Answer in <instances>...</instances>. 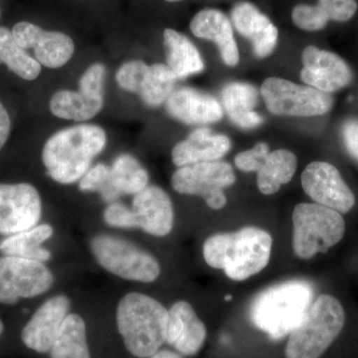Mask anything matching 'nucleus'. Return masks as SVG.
Segmentation results:
<instances>
[{"mask_svg": "<svg viewBox=\"0 0 358 358\" xmlns=\"http://www.w3.org/2000/svg\"><path fill=\"white\" fill-rule=\"evenodd\" d=\"M106 145L107 134L100 126L76 124L61 129L46 141L42 162L54 181L63 185H73L88 171Z\"/></svg>", "mask_w": 358, "mask_h": 358, "instance_id": "nucleus-1", "label": "nucleus"}, {"mask_svg": "<svg viewBox=\"0 0 358 358\" xmlns=\"http://www.w3.org/2000/svg\"><path fill=\"white\" fill-rule=\"evenodd\" d=\"M272 244V236L260 228L218 233L204 242V260L211 268L223 270L233 281H244L267 267Z\"/></svg>", "mask_w": 358, "mask_h": 358, "instance_id": "nucleus-2", "label": "nucleus"}, {"mask_svg": "<svg viewBox=\"0 0 358 358\" xmlns=\"http://www.w3.org/2000/svg\"><path fill=\"white\" fill-rule=\"evenodd\" d=\"M115 319L124 346L134 357H152L166 343L169 310L148 294H124Z\"/></svg>", "mask_w": 358, "mask_h": 358, "instance_id": "nucleus-3", "label": "nucleus"}, {"mask_svg": "<svg viewBox=\"0 0 358 358\" xmlns=\"http://www.w3.org/2000/svg\"><path fill=\"white\" fill-rule=\"evenodd\" d=\"M313 289L307 281L293 280L264 289L250 306V317L257 329L273 341L289 336L312 305Z\"/></svg>", "mask_w": 358, "mask_h": 358, "instance_id": "nucleus-4", "label": "nucleus"}, {"mask_svg": "<svg viewBox=\"0 0 358 358\" xmlns=\"http://www.w3.org/2000/svg\"><path fill=\"white\" fill-rule=\"evenodd\" d=\"M345 313L331 294L315 299L298 327L289 334L287 358H320L343 331Z\"/></svg>", "mask_w": 358, "mask_h": 358, "instance_id": "nucleus-5", "label": "nucleus"}, {"mask_svg": "<svg viewBox=\"0 0 358 358\" xmlns=\"http://www.w3.org/2000/svg\"><path fill=\"white\" fill-rule=\"evenodd\" d=\"M293 249L301 259L327 253L343 240L345 222L339 212L317 203H300L293 211Z\"/></svg>", "mask_w": 358, "mask_h": 358, "instance_id": "nucleus-6", "label": "nucleus"}, {"mask_svg": "<svg viewBox=\"0 0 358 358\" xmlns=\"http://www.w3.org/2000/svg\"><path fill=\"white\" fill-rule=\"evenodd\" d=\"M90 249L101 267L128 281L155 282L160 275L159 261L133 242L110 234H98Z\"/></svg>", "mask_w": 358, "mask_h": 358, "instance_id": "nucleus-7", "label": "nucleus"}, {"mask_svg": "<svg viewBox=\"0 0 358 358\" xmlns=\"http://www.w3.org/2000/svg\"><path fill=\"white\" fill-rule=\"evenodd\" d=\"M261 94L268 112L275 115L315 117L327 114L334 106L331 94L282 78L266 79Z\"/></svg>", "mask_w": 358, "mask_h": 358, "instance_id": "nucleus-8", "label": "nucleus"}, {"mask_svg": "<svg viewBox=\"0 0 358 358\" xmlns=\"http://www.w3.org/2000/svg\"><path fill=\"white\" fill-rule=\"evenodd\" d=\"M235 181L233 167L217 160L178 167L171 178V186L179 194L202 197L208 207L219 210L227 203L224 189Z\"/></svg>", "mask_w": 358, "mask_h": 358, "instance_id": "nucleus-9", "label": "nucleus"}, {"mask_svg": "<svg viewBox=\"0 0 358 358\" xmlns=\"http://www.w3.org/2000/svg\"><path fill=\"white\" fill-rule=\"evenodd\" d=\"M107 69L101 63L90 66L80 78L79 91L61 90L52 96L50 110L59 119L86 122L103 108V86Z\"/></svg>", "mask_w": 358, "mask_h": 358, "instance_id": "nucleus-10", "label": "nucleus"}, {"mask_svg": "<svg viewBox=\"0 0 358 358\" xmlns=\"http://www.w3.org/2000/svg\"><path fill=\"white\" fill-rule=\"evenodd\" d=\"M53 284V273L45 263L20 257H0V303L14 305L20 299L41 296Z\"/></svg>", "mask_w": 358, "mask_h": 358, "instance_id": "nucleus-11", "label": "nucleus"}, {"mask_svg": "<svg viewBox=\"0 0 358 358\" xmlns=\"http://www.w3.org/2000/svg\"><path fill=\"white\" fill-rule=\"evenodd\" d=\"M176 80L166 64L148 65L140 60L124 63L115 73L120 88L136 94L150 108L166 102L173 93Z\"/></svg>", "mask_w": 358, "mask_h": 358, "instance_id": "nucleus-12", "label": "nucleus"}, {"mask_svg": "<svg viewBox=\"0 0 358 358\" xmlns=\"http://www.w3.org/2000/svg\"><path fill=\"white\" fill-rule=\"evenodd\" d=\"M42 201L29 183H0V235L11 236L38 225Z\"/></svg>", "mask_w": 358, "mask_h": 358, "instance_id": "nucleus-13", "label": "nucleus"}, {"mask_svg": "<svg viewBox=\"0 0 358 358\" xmlns=\"http://www.w3.org/2000/svg\"><path fill=\"white\" fill-rule=\"evenodd\" d=\"M301 179L306 194L315 203L341 214L348 213L355 206V194L333 164L313 162L306 167Z\"/></svg>", "mask_w": 358, "mask_h": 358, "instance_id": "nucleus-14", "label": "nucleus"}, {"mask_svg": "<svg viewBox=\"0 0 358 358\" xmlns=\"http://www.w3.org/2000/svg\"><path fill=\"white\" fill-rule=\"evenodd\" d=\"M13 34L23 49H33L35 60L44 67L58 69L74 55V41L65 33L46 31L33 23L21 21L13 26Z\"/></svg>", "mask_w": 358, "mask_h": 358, "instance_id": "nucleus-15", "label": "nucleus"}, {"mask_svg": "<svg viewBox=\"0 0 358 358\" xmlns=\"http://www.w3.org/2000/svg\"><path fill=\"white\" fill-rule=\"evenodd\" d=\"M301 61V80L313 88L331 94L345 88L352 82L350 66L333 52L310 45L303 50Z\"/></svg>", "mask_w": 358, "mask_h": 358, "instance_id": "nucleus-16", "label": "nucleus"}, {"mask_svg": "<svg viewBox=\"0 0 358 358\" xmlns=\"http://www.w3.org/2000/svg\"><path fill=\"white\" fill-rule=\"evenodd\" d=\"M70 308L71 301L65 294H57L45 301L23 327V343L36 352H50Z\"/></svg>", "mask_w": 358, "mask_h": 358, "instance_id": "nucleus-17", "label": "nucleus"}, {"mask_svg": "<svg viewBox=\"0 0 358 358\" xmlns=\"http://www.w3.org/2000/svg\"><path fill=\"white\" fill-rule=\"evenodd\" d=\"M131 209L136 214L138 229L155 237L167 236L174 224L173 204L162 188L148 185L134 195Z\"/></svg>", "mask_w": 358, "mask_h": 358, "instance_id": "nucleus-18", "label": "nucleus"}, {"mask_svg": "<svg viewBox=\"0 0 358 358\" xmlns=\"http://www.w3.org/2000/svg\"><path fill=\"white\" fill-rule=\"evenodd\" d=\"M231 22L241 36L251 42L257 57H268L277 47L279 30L251 2L235 4L231 10Z\"/></svg>", "mask_w": 358, "mask_h": 358, "instance_id": "nucleus-19", "label": "nucleus"}, {"mask_svg": "<svg viewBox=\"0 0 358 358\" xmlns=\"http://www.w3.org/2000/svg\"><path fill=\"white\" fill-rule=\"evenodd\" d=\"M206 327L188 301H178L169 310L167 345L185 357L197 355L206 341Z\"/></svg>", "mask_w": 358, "mask_h": 358, "instance_id": "nucleus-20", "label": "nucleus"}, {"mask_svg": "<svg viewBox=\"0 0 358 358\" xmlns=\"http://www.w3.org/2000/svg\"><path fill=\"white\" fill-rule=\"evenodd\" d=\"M167 113L185 124H207L220 121L222 106L213 96L192 88L173 91L166 102Z\"/></svg>", "mask_w": 358, "mask_h": 358, "instance_id": "nucleus-21", "label": "nucleus"}, {"mask_svg": "<svg viewBox=\"0 0 358 358\" xmlns=\"http://www.w3.org/2000/svg\"><path fill=\"white\" fill-rule=\"evenodd\" d=\"M190 30L197 38L209 40L217 45L226 65L233 67L239 63V50L232 22L222 11L213 8L199 11L190 21Z\"/></svg>", "mask_w": 358, "mask_h": 358, "instance_id": "nucleus-22", "label": "nucleus"}, {"mask_svg": "<svg viewBox=\"0 0 358 358\" xmlns=\"http://www.w3.org/2000/svg\"><path fill=\"white\" fill-rule=\"evenodd\" d=\"M231 147L232 145L227 136L213 134L208 128H199L174 145L171 159L174 166L178 167L217 162L229 152Z\"/></svg>", "mask_w": 358, "mask_h": 358, "instance_id": "nucleus-23", "label": "nucleus"}, {"mask_svg": "<svg viewBox=\"0 0 358 358\" xmlns=\"http://www.w3.org/2000/svg\"><path fill=\"white\" fill-rule=\"evenodd\" d=\"M358 8L355 0H319L317 4H298L292 11V20L305 31H320L329 21L345 22L352 20Z\"/></svg>", "mask_w": 358, "mask_h": 358, "instance_id": "nucleus-24", "label": "nucleus"}, {"mask_svg": "<svg viewBox=\"0 0 358 358\" xmlns=\"http://www.w3.org/2000/svg\"><path fill=\"white\" fill-rule=\"evenodd\" d=\"M221 96L230 121L239 128L251 129L262 124L263 117L254 110L258 103V91L253 85L233 82L224 87Z\"/></svg>", "mask_w": 358, "mask_h": 358, "instance_id": "nucleus-25", "label": "nucleus"}, {"mask_svg": "<svg viewBox=\"0 0 358 358\" xmlns=\"http://www.w3.org/2000/svg\"><path fill=\"white\" fill-rule=\"evenodd\" d=\"M164 43L167 67L176 79H185L204 70V62L199 49L185 35L166 28L164 32Z\"/></svg>", "mask_w": 358, "mask_h": 358, "instance_id": "nucleus-26", "label": "nucleus"}, {"mask_svg": "<svg viewBox=\"0 0 358 358\" xmlns=\"http://www.w3.org/2000/svg\"><path fill=\"white\" fill-rule=\"evenodd\" d=\"M54 234L53 227L48 223L38 224L31 229L11 235L0 242V253L4 256L20 257L28 260L48 262L52 253L42 244Z\"/></svg>", "mask_w": 358, "mask_h": 358, "instance_id": "nucleus-27", "label": "nucleus"}, {"mask_svg": "<svg viewBox=\"0 0 358 358\" xmlns=\"http://www.w3.org/2000/svg\"><path fill=\"white\" fill-rule=\"evenodd\" d=\"M298 159L289 150H277L270 152L257 176V185L260 192L273 195L279 192L282 185L292 180Z\"/></svg>", "mask_w": 358, "mask_h": 358, "instance_id": "nucleus-28", "label": "nucleus"}, {"mask_svg": "<svg viewBox=\"0 0 358 358\" xmlns=\"http://www.w3.org/2000/svg\"><path fill=\"white\" fill-rule=\"evenodd\" d=\"M49 353L50 358H91L86 324L81 315H68Z\"/></svg>", "mask_w": 358, "mask_h": 358, "instance_id": "nucleus-29", "label": "nucleus"}, {"mask_svg": "<svg viewBox=\"0 0 358 358\" xmlns=\"http://www.w3.org/2000/svg\"><path fill=\"white\" fill-rule=\"evenodd\" d=\"M0 63L26 81L41 74V65L16 42L13 30L7 27H0Z\"/></svg>", "mask_w": 358, "mask_h": 358, "instance_id": "nucleus-30", "label": "nucleus"}, {"mask_svg": "<svg viewBox=\"0 0 358 358\" xmlns=\"http://www.w3.org/2000/svg\"><path fill=\"white\" fill-rule=\"evenodd\" d=\"M110 169V181L120 195H136L148 185L150 176L133 155L115 157Z\"/></svg>", "mask_w": 358, "mask_h": 358, "instance_id": "nucleus-31", "label": "nucleus"}, {"mask_svg": "<svg viewBox=\"0 0 358 358\" xmlns=\"http://www.w3.org/2000/svg\"><path fill=\"white\" fill-rule=\"evenodd\" d=\"M78 182L81 192L99 193L108 203L117 201L121 197L110 181V166L103 162H99L95 166L90 167L88 171Z\"/></svg>", "mask_w": 358, "mask_h": 358, "instance_id": "nucleus-32", "label": "nucleus"}, {"mask_svg": "<svg viewBox=\"0 0 358 358\" xmlns=\"http://www.w3.org/2000/svg\"><path fill=\"white\" fill-rule=\"evenodd\" d=\"M103 219L110 227L121 229L138 228V221L131 207L126 206L119 201L108 204L103 210Z\"/></svg>", "mask_w": 358, "mask_h": 358, "instance_id": "nucleus-33", "label": "nucleus"}, {"mask_svg": "<svg viewBox=\"0 0 358 358\" xmlns=\"http://www.w3.org/2000/svg\"><path fill=\"white\" fill-rule=\"evenodd\" d=\"M270 155L268 143H259L251 150H244L235 157V164L240 171L253 173L262 167L264 162Z\"/></svg>", "mask_w": 358, "mask_h": 358, "instance_id": "nucleus-34", "label": "nucleus"}, {"mask_svg": "<svg viewBox=\"0 0 358 358\" xmlns=\"http://www.w3.org/2000/svg\"><path fill=\"white\" fill-rule=\"evenodd\" d=\"M343 138L346 150L353 159L358 160V120H348L343 124Z\"/></svg>", "mask_w": 358, "mask_h": 358, "instance_id": "nucleus-35", "label": "nucleus"}, {"mask_svg": "<svg viewBox=\"0 0 358 358\" xmlns=\"http://www.w3.org/2000/svg\"><path fill=\"white\" fill-rule=\"evenodd\" d=\"M11 121L8 113L0 101V150L4 147L10 134Z\"/></svg>", "mask_w": 358, "mask_h": 358, "instance_id": "nucleus-36", "label": "nucleus"}, {"mask_svg": "<svg viewBox=\"0 0 358 358\" xmlns=\"http://www.w3.org/2000/svg\"><path fill=\"white\" fill-rule=\"evenodd\" d=\"M148 358H182L178 353L169 352V350H159L155 352L152 357Z\"/></svg>", "mask_w": 358, "mask_h": 358, "instance_id": "nucleus-37", "label": "nucleus"}, {"mask_svg": "<svg viewBox=\"0 0 358 358\" xmlns=\"http://www.w3.org/2000/svg\"><path fill=\"white\" fill-rule=\"evenodd\" d=\"M4 331V324L3 322H2V320H0V336H1V334H3Z\"/></svg>", "mask_w": 358, "mask_h": 358, "instance_id": "nucleus-38", "label": "nucleus"}, {"mask_svg": "<svg viewBox=\"0 0 358 358\" xmlns=\"http://www.w3.org/2000/svg\"><path fill=\"white\" fill-rule=\"evenodd\" d=\"M164 1H167V2H179V1H182V0H164Z\"/></svg>", "mask_w": 358, "mask_h": 358, "instance_id": "nucleus-39", "label": "nucleus"}, {"mask_svg": "<svg viewBox=\"0 0 358 358\" xmlns=\"http://www.w3.org/2000/svg\"><path fill=\"white\" fill-rule=\"evenodd\" d=\"M225 300L226 301L232 300V296H225Z\"/></svg>", "mask_w": 358, "mask_h": 358, "instance_id": "nucleus-40", "label": "nucleus"}, {"mask_svg": "<svg viewBox=\"0 0 358 358\" xmlns=\"http://www.w3.org/2000/svg\"><path fill=\"white\" fill-rule=\"evenodd\" d=\"M0 14H1V11H0Z\"/></svg>", "mask_w": 358, "mask_h": 358, "instance_id": "nucleus-41", "label": "nucleus"}]
</instances>
